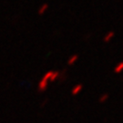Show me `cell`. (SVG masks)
<instances>
[{
  "mask_svg": "<svg viewBox=\"0 0 123 123\" xmlns=\"http://www.w3.org/2000/svg\"><path fill=\"white\" fill-rule=\"evenodd\" d=\"M58 73L56 71H49L47 74L43 77V79L40 80L39 84H38V89L39 91H44L47 89L48 86H49V81H54L55 79L57 78Z\"/></svg>",
  "mask_w": 123,
  "mask_h": 123,
  "instance_id": "1",
  "label": "cell"
},
{
  "mask_svg": "<svg viewBox=\"0 0 123 123\" xmlns=\"http://www.w3.org/2000/svg\"><path fill=\"white\" fill-rule=\"evenodd\" d=\"M48 8H49V5L48 4H43L41 6L39 7V9H38V14L39 15H43V14L48 10Z\"/></svg>",
  "mask_w": 123,
  "mask_h": 123,
  "instance_id": "2",
  "label": "cell"
},
{
  "mask_svg": "<svg viewBox=\"0 0 123 123\" xmlns=\"http://www.w3.org/2000/svg\"><path fill=\"white\" fill-rule=\"evenodd\" d=\"M81 88H82V85H77V86L73 88V90H72V94H73V95L78 94V93L81 90Z\"/></svg>",
  "mask_w": 123,
  "mask_h": 123,
  "instance_id": "3",
  "label": "cell"
},
{
  "mask_svg": "<svg viewBox=\"0 0 123 123\" xmlns=\"http://www.w3.org/2000/svg\"><path fill=\"white\" fill-rule=\"evenodd\" d=\"M123 69V62H121V63H119L118 66L116 67V68H115V71L117 72V73H119V72H120V71Z\"/></svg>",
  "mask_w": 123,
  "mask_h": 123,
  "instance_id": "4",
  "label": "cell"
},
{
  "mask_svg": "<svg viewBox=\"0 0 123 123\" xmlns=\"http://www.w3.org/2000/svg\"><path fill=\"white\" fill-rule=\"evenodd\" d=\"M77 59H78V56H77V55H75V56H73V57H72V58H70V59H69V61H68V64H69V65L73 64V63H74V62L77 60Z\"/></svg>",
  "mask_w": 123,
  "mask_h": 123,
  "instance_id": "5",
  "label": "cell"
}]
</instances>
